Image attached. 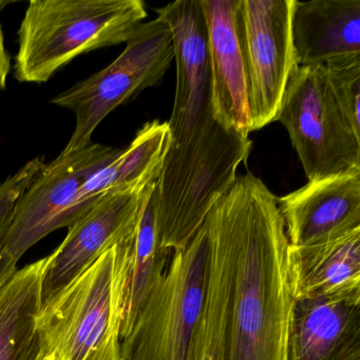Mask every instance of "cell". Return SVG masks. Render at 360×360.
Wrapping results in <instances>:
<instances>
[{
    "mask_svg": "<svg viewBox=\"0 0 360 360\" xmlns=\"http://www.w3.org/2000/svg\"><path fill=\"white\" fill-rule=\"evenodd\" d=\"M292 34L299 67L360 54V0H295Z\"/></svg>",
    "mask_w": 360,
    "mask_h": 360,
    "instance_id": "cell-14",
    "label": "cell"
},
{
    "mask_svg": "<svg viewBox=\"0 0 360 360\" xmlns=\"http://www.w3.org/2000/svg\"><path fill=\"white\" fill-rule=\"evenodd\" d=\"M18 261L6 252H0V288H3L18 271Z\"/></svg>",
    "mask_w": 360,
    "mask_h": 360,
    "instance_id": "cell-22",
    "label": "cell"
},
{
    "mask_svg": "<svg viewBox=\"0 0 360 360\" xmlns=\"http://www.w3.org/2000/svg\"><path fill=\"white\" fill-rule=\"evenodd\" d=\"M121 267L117 245L46 301L37 330L56 360H121Z\"/></svg>",
    "mask_w": 360,
    "mask_h": 360,
    "instance_id": "cell-4",
    "label": "cell"
},
{
    "mask_svg": "<svg viewBox=\"0 0 360 360\" xmlns=\"http://www.w3.org/2000/svg\"><path fill=\"white\" fill-rule=\"evenodd\" d=\"M172 33L176 86L167 122L169 147L153 198L160 248L184 250L217 200L248 161L252 141L227 130L214 115L207 33L199 0L157 10Z\"/></svg>",
    "mask_w": 360,
    "mask_h": 360,
    "instance_id": "cell-2",
    "label": "cell"
},
{
    "mask_svg": "<svg viewBox=\"0 0 360 360\" xmlns=\"http://www.w3.org/2000/svg\"><path fill=\"white\" fill-rule=\"evenodd\" d=\"M121 149L94 144L46 164L14 208L1 252L20 261L33 245L75 223V204L83 185Z\"/></svg>",
    "mask_w": 360,
    "mask_h": 360,
    "instance_id": "cell-9",
    "label": "cell"
},
{
    "mask_svg": "<svg viewBox=\"0 0 360 360\" xmlns=\"http://www.w3.org/2000/svg\"><path fill=\"white\" fill-rule=\"evenodd\" d=\"M203 224L207 277L189 360H288L295 292L277 197L237 176Z\"/></svg>",
    "mask_w": 360,
    "mask_h": 360,
    "instance_id": "cell-1",
    "label": "cell"
},
{
    "mask_svg": "<svg viewBox=\"0 0 360 360\" xmlns=\"http://www.w3.org/2000/svg\"><path fill=\"white\" fill-rule=\"evenodd\" d=\"M45 360H56V359H54L53 355H49L45 358Z\"/></svg>",
    "mask_w": 360,
    "mask_h": 360,
    "instance_id": "cell-23",
    "label": "cell"
},
{
    "mask_svg": "<svg viewBox=\"0 0 360 360\" xmlns=\"http://www.w3.org/2000/svg\"><path fill=\"white\" fill-rule=\"evenodd\" d=\"M48 257L18 269L0 288V360H45L37 330Z\"/></svg>",
    "mask_w": 360,
    "mask_h": 360,
    "instance_id": "cell-18",
    "label": "cell"
},
{
    "mask_svg": "<svg viewBox=\"0 0 360 360\" xmlns=\"http://www.w3.org/2000/svg\"><path fill=\"white\" fill-rule=\"evenodd\" d=\"M146 18L141 0H32L18 30L14 77L46 83L82 54L127 43Z\"/></svg>",
    "mask_w": 360,
    "mask_h": 360,
    "instance_id": "cell-3",
    "label": "cell"
},
{
    "mask_svg": "<svg viewBox=\"0 0 360 360\" xmlns=\"http://www.w3.org/2000/svg\"><path fill=\"white\" fill-rule=\"evenodd\" d=\"M288 360H360V302L295 299Z\"/></svg>",
    "mask_w": 360,
    "mask_h": 360,
    "instance_id": "cell-13",
    "label": "cell"
},
{
    "mask_svg": "<svg viewBox=\"0 0 360 360\" xmlns=\"http://www.w3.org/2000/svg\"><path fill=\"white\" fill-rule=\"evenodd\" d=\"M295 0H237L236 31L248 85L250 132L277 121L297 70L292 34Z\"/></svg>",
    "mask_w": 360,
    "mask_h": 360,
    "instance_id": "cell-8",
    "label": "cell"
},
{
    "mask_svg": "<svg viewBox=\"0 0 360 360\" xmlns=\"http://www.w3.org/2000/svg\"><path fill=\"white\" fill-rule=\"evenodd\" d=\"M324 70L341 115L360 140V54L330 60Z\"/></svg>",
    "mask_w": 360,
    "mask_h": 360,
    "instance_id": "cell-19",
    "label": "cell"
},
{
    "mask_svg": "<svg viewBox=\"0 0 360 360\" xmlns=\"http://www.w3.org/2000/svg\"><path fill=\"white\" fill-rule=\"evenodd\" d=\"M45 166L44 158H34L0 183V252L3 250L18 199Z\"/></svg>",
    "mask_w": 360,
    "mask_h": 360,
    "instance_id": "cell-20",
    "label": "cell"
},
{
    "mask_svg": "<svg viewBox=\"0 0 360 360\" xmlns=\"http://www.w3.org/2000/svg\"><path fill=\"white\" fill-rule=\"evenodd\" d=\"M169 140L167 122L155 120L145 124L127 148L121 149L112 161L83 185L75 200V222L105 193L140 188L155 182L161 174Z\"/></svg>",
    "mask_w": 360,
    "mask_h": 360,
    "instance_id": "cell-17",
    "label": "cell"
},
{
    "mask_svg": "<svg viewBox=\"0 0 360 360\" xmlns=\"http://www.w3.org/2000/svg\"><path fill=\"white\" fill-rule=\"evenodd\" d=\"M151 184L105 193L69 227L64 241L48 256L43 303L81 275L101 255L134 233Z\"/></svg>",
    "mask_w": 360,
    "mask_h": 360,
    "instance_id": "cell-10",
    "label": "cell"
},
{
    "mask_svg": "<svg viewBox=\"0 0 360 360\" xmlns=\"http://www.w3.org/2000/svg\"><path fill=\"white\" fill-rule=\"evenodd\" d=\"M277 121L288 130L309 181L360 172V140L337 107L324 66L297 68Z\"/></svg>",
    "mask_w": 360,
    "mask_h": 360,
    "instance_id": "cell-7",
    "label": "cell"
},
{
    "mask_svg": "<svg viewBox=\"0 0 360 360\" xmlns=\"http://www.w3.org/2000/svg\"><path fill=\"white\" fill-rule=\"evenodd\" d=\"M150 185L134 233L117 244L121 267V341L134 328L143 307L167 269L172 252L160 248Z\"/></svg>",
    "mask_w": 360,
    "mask_h": 360,
    "instance_id": "cell-16",
    "label": "cell"
},
{
    "mask_svg": "<svg viewBox=\"0 0 360 360\" xmlns=\"http://www.w3.org/2000/svg\"><path fill=\"white\" fill-rule=\"evenodd\" d=\"M207 33L212 106L229 131L250 139L248 85L236 31L237 0H199Z\"/></svg>",
    "mask_w": 360,
    "mask_h": 360,
    "instance_id": "cell-12",
    "label": "cell"
},
{
    "mask_svg": "<svg viewBox=\"0 0 360 360\" xmlns=\"http://www.w3.org/2000/svg\"><path fill=\"white\" fill-rule=\"evenodd\" d=\"M204 224L184 250L172 252L163 277L121 341V360H189L207 277Z\"/></svg>",
    "mask_w": 360,
    "mask_h": 360,
    "instance_id": "cell-5",
    "label": "cell"
},
{
    "mask_svg": "<svg viewBox=\"0 0 360 360\" xmlns=\"http://www.w3.org/2000/svg\"><path fill=\"white\" fill-rule=\"evenodd\" d=\"M296 298L360 302V229L318 245L288 248Z\"/></svg>",
    "mask_w": 360,
    "mask_h": 360,
    "instance_id": "cell-15",
    "label": "cell"
},
{
    "mask_svg": "<svg viewBox=\"0 0 360 360\" xmlns=\"http://www.w3.org/2000/svg\"><path fill=\"white\" fill-rule=\"evenodd\" d=\"M10 71H11V58L6 48L3 27L0 25V98L7 87Z\"/></svg>",
    "mask_w": 360,
    "mask_h": 360,
    "instance_id": "cell-21",
    "label": "cell"
},
{
    "mask_svg": "<svg viewBox=\"0 0 360 360\" xmlns=\"http://www.w3.org/2000/svg\"><path fill=\"white\" fill-rule=\"evenodd\" d=\"M277 202L290 246L333 241L360 229V172L309 181Z\"/></svg>",
    "mask_w": 360,
    "mask_h": 360,
    "instance_id": "cell-11",
    "label": "cell"
},
{
    "mask_svg": "<svg viewBox=\"0 0 360 360\" xmlns=\"http://www.w3.org/2000/svg\"><path fill=\"white\" fill-rule=\"evenodd\" d=\"M174 60V39L167 22L158 16L140 25L110 65L52 98L51 104L75 117L72 136L62 153L91 145L98 125L117 107L159 84Z\"/></svg>",
    "mask_w": 360,
    "mask_h": 360,
    "instance_id": "cell-6",
    "label": "cell"
}]
</instances>
